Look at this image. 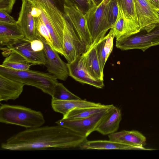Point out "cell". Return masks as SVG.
<instances>
[{
  "mask_svg": "<svg viewBox=\"0 0 159 159\" xmlns=\"http://www.w3.org/2000/svg\"><path fill=\"white\" fill-rule=\"evenodd\" d=\"M111 107L89 117L76 119L62 118L56 121V123L87 138L92 132L96 131L97 127Z\"/></svg>",
  "mask_w": 159,
  "mask_h": 159,
  "instance_id": "cell-6",
  "label": "cell"
},
{
  "mask_svg": "<svg viewBox=\"0 0 159 159\" xmlns=\"http://www.w3.org/2000/svg\"><path fill=\"white\" fill-rule=\"evenodd\" d=\"M79 147L86 149L137 150L133 146L109 140L89 141L87 139L80 145Z\"/></svg>",
  "mask_w": 159,
  "mask_h": 159,
  "instance_id": "cell-20",
  "label": "cell"
},
{
  "mask_svg": "<svg viewBox=\"0 0 159 159\" xmlns=\"http://www.w3.org/2000/svg\"><path fill=\"white\" fill-rule=\"evenodd\" d=\"M113 105V104H103L98 107L75 109L63 116L62 118L69 119H76L87 118L108 109Z\"/></svg>",
  "mask_w": 159,
  "mask_h": 159,
  "instance_id": "cell-25",
  "label": "cell"
},
{
  "mask_svg": "<svg viewBox=\"0 0 159 159\" xmlns=\"http://www.w3.org/2000/svg\"><path fill=\"white\" fill-rule=\"evenodd\" d=\"M36 38L41 40L43 43V50L46 58L45 65L48 73L57 79L65 81L69 76L67 63L61 58L58 53L39 35L37 34Z\"/></svg>",
  "mask_w": 159,
  "mask_h": 159,
  "instance_id": "cell-10",
  "label": "cell"
},
{
  "mask_svg": "<svg viewBox=\"0 0 159 159\" xmlns=\"http://www.w3.org/2000/svg\"><path fill=\"white\" fill-rule=\"evenodd\" d=\"M25 85L0 74V101L16 99L22 92Z\"/></svg>",
  "mask_w": 159,
  "mask_h": 159,
  "instance_id": "cell-16",
  "label": "cell"
},
{
  "mask_svg": "<svg viewBox=\"0 0 159 159\" xmlns=\"http://www.w3.org/2000/svg\"><path fill=\"white\" fill-rule=\"evenodd\" d=\"M0 122L29 129L41 126L45 120L40 111L20 105L1 104Z\"/></svg>",
  "mask_w": 159,
  "mask_h": 159,
  "instance_id": "cell-2",
  "label": "cell"
},
{
  "mask_svg": "<svg viewBox=\"0 0 159 159\" xmlns=\"http://www.w3.org/2000/svg\"><path fill=\"white\" fill-rule=\"evenodd\" d=\"M103 104L88 101L85 99L80 100H52L51 106L56 112L62 114L63 116L73 110L100 106Z\"/></svg>",
  "mask_w": 159,
  "mask_h": 159,
  "instance_id": "cell-17",
  "label": "cell"
},
{
  "mask_svg": "<svg viewBox=\"0 0 159 159\" xmlns=\"http://www.w3.org/2000/svg\"><path fill=\"white\" fill-rule=\"evenodd\" d=\"M159 45V23L143 29L138 33L116 40V47L122 51L139 49L144 52L151 47Z\"/></svg>",
  "mask_w": 159,
  "mask_h": 159,
  "instance_id": "cell-4",
  "label": "cell"
},
{
  "mask_svg": "<svg viewBox=\"0 0 159 159\" xmlns=\"http://www.w3.org/2000/svg\"><path fill=\"white\" fill-rule=\"evenodd\" d=\"M103 0H93L95 6L98 5L101 2H102Z\"/></svg>",
  "mask_w": 159,
  "mask_h": 159,
  "instance_id": "cell-34",
  "label": "cell"
},
{
  "mask_svg": "<svg viewBox=\"0 0 159 159\" xmlns=\"http://www.w3.org/2000/svg\"><path fill=\"white\" fill-rule=\"evenodd\" d=\"M159 11V0H147Z\"/></svg>",
  "mask_w": 159,
  "mask_h": 159,
  "instance_id": "cell-33",
  "label": "cell"
},
{
  "mask_svg": "<svg viewBox=\"0 0 159 159\" xmlns=\"http://www.w3.org/2000/svg\"><path fill=\"white\" fill-rule=\"evenodd\" d=\"M64 14L88 50L92 46V41L84 14L77 7L66 4L64 5Z\"/></svg>",
  "mask_w": 159,
  "mask_h": 159,
  "instance_id": "cell-9",
  "label": "cell"
},
{
  "mask_svg": "<svg viewBox=\"0 0 159 159\" xmlns=\"http://www.w3.org/2000/svg\"><path fill=\"white\" fill-rule=\"evenodd\" d=\"M121 119V110L113 105L102 119L96 131L103 135H108L116 132Z\"/></svg>",
  "mask_w": 159,
  "mask_h": 159,
  "instance_id": "cell-15",
  "label": "cell"
},
{
  "mask_svg": "<svg viewBox=\"0 0 159 159\" xmlns=\"http://www.w3.org/2000/svg\"><path fill=\"white\" fill-rule=\"evenodd\" d=\"M114 35L110 30L108 33L95 45L102 70L103 71L106 62L113 48Z\"/></svg>",
  "mask_w": 159,
  "mask_h": 159,
  "instance_id": "cell-21",
  "label": "cell"
},
{
  "mask_svg": "<svg viewBox=\"0 0 159 159\" xmlns=\"http://www.w3.org/2000/svg\"><path fill=\"white\" fill-rule=\"evenodd\" d=\"M33 1L35 0H27ZM54 5L64 14V5L66 4L65 0H47Z\"/></svg>",
  "mask_w": 159,
  "mask_h": 159,
  "instance_id": "cell-32",
  "label": "cell"
},
{
  "mask_svg": "<svg viewBox=\"0 0 159 159\" xmlns=\"http://www.w3.org/2000/svg\"><path fill=\"white\" fill-rule=\"evenodd\" d=\"M63 48L64 57L68 64L73 62L88 50L80 40L72 25L65 16L63 34Z\"/></svg>",
  "mask_w": 159,
  "mask_h": 159,
  "instance_id": "cell-7",
  "label": "cell"
},
{
  "mask_svg": "<svg viewBox=\"0 0 159 159\" xmlns=\"http://www.w3.org/2000/svg\"><path fill=\"white\" fill-rule=\"evenodd\" d=\"M127 21L138 32L140 30L136 15L134 0H116Z\"/></svg>",
  "mask_w": 159,
  "mask_h": 159,
  "instance_id": "cell-24",
  "label": "cell"
},
{
  "mask_svg": "<svg viewBox=\"0 0 159 159\" xmlns=\"http://www.w3.org/2000/svg\"><path fill=\"white\" fill-rule=\"evenodd\" d=\"M157 12H158V15H159V11H158Z\"/></svg>",
  "mask_w": 159,
  "mask_h": 159,
  "instance_id": "cell-35",
  "label": "cell"
},
{
  "mask_svg": "<svg viewBox=\"0 0 159 159\" xmlns=\"http://www.w3.org/2000/svg\"><path fill=\"white\" fill-rule=\"evenodd\" d=\"M118 6L116 0H111L108 5L107 22L108 27L110 29L116 22L118 15Z\"/></svg>",
  "mask_w": 159,
  "mask_h": 159,
  "instance_id": "cell-27",
  "label": "cell"
},
{
  "mask_svg": "<svg viewBox=\"0 0 159 159\" xmlns=\"http://www.w3.org/2000/svg\"><path fill=\"white\" fill-rule=\"evenodd\" d=\"M16 0H0V10L11 13Z\"/></svg>",
  "mask_w": 159,
  "mask_h": 159,
  "instance_id": "cell-29",
  "label": "cell"
},
{
  "mask_svg": "<svg viewBox=\"0 0 159 159\" xmlns=\"http://www.w3.org/2000/svg\"><path fill=\"white\" fill-rule=\"evenodd\" d=\"M85 65L94 78L104 80L103 71L101 68L95 46L91 47L83 54Z\"/></svg>",
  "mask_w": 159,
  "mask_h": 159,
  "instance_id": "cell-22",
  "label": "cell"
},
{
  "mask_svg": "<svg viewBox=\"0 0 159 159\" xmlns=\"http://www.w3.org/2000/svg\"><path fill=\"white\" fill-rule=\"evenodd\" d=\"M24 35L17 23L15 24L0 22V44L1 48L10 45Z\"/></svg>",
  "mask_w": 159,
  "mask_h": 159,
  "instance_id": "cell-18",
  "label": "cell"
},
{
  "mask_svg": "<svg viewBox=\"0 0 159 159\" xmlns=\"http://www.w3.org/2000/svg\"><path fill=\"white\" fill-rule=\"evenodd\" d=\"M17 21L15 20L14 18L9 14L7 12L0 10V22L7 23L15 24L17 23Z\"/></svg>",
  "mask_w": 159,
  "mask_h": 159,
  "instance_id": "cell-30",
  "label": "cell"
},
{
  "mask_svg": "<svg viewBox=\"0 0 159 159\" xmlns=\"http://www.w3.org/2000/svg\"><path fill=\"white\" fill-rule=\"evenodd\" d=\"M67 65L69 76L75 80L98 89L104 87L103 81L94 78L89 72L84 63L83 54Z\"/></svg>",
  "mask_w": 159,
  "mask_h": 159,
  "instance_id": "cell-11",
  "label": "cell"
},
{
  "mask_svg": "<svg viewBox=\"0 0 159 159\" xmlns=\"http://www.w3.org/2000/svg\"><path fill=\"white\" fill-rule=\"evenodd\" d=\"M2 54L7 57L12 52H16L22 55L32 65H43L46 63L44 50L35 52L31 48L30 41L24 37L4 48H1Z\"/></svg>",
  "mask_w": 159,
  "mask_h": 159,
  "instance_id": "cell-8",
  "label": "cell"
},
{
  "mask_svg": "<svg viewBox=\"0 0 159 159\" xmlns=\"http://www.w3.org/2000/svg\"><path fill=\"white\" fill-rule=\"evenodd\" d=\"M31 48L35 52H40L43 50L44 45L42 41L36 38L30 41Z\"/></svg>",
  "mask_w": 159,
  "mask_h": 159,
  "instance_id": "cell-31",
  "label": "cell"
},
{
  "mask_svg": "<svg viewBox=\"0 0 159 159\" xmlns=\"http://www.w3.org/2000/svg\"><path fill=\"white\" fill-rule=\"evenodd\" d=\"M118 6V13L117 19L110 29L116 40L126 38L138 33L125 18L120 7Z\"/></svg>",
  "mask_w": 159,
  "mask_h": 159,
  "instance_id": "cell-19",
  "label": "cell"
},
{
  "mask_svg": "<svg viewBox=\"0 0 159 159\" xmlns=\"http://www.w3.org/2000/svg\"><path fill=\"white\" fill-rule=\"evenodd\" d=\"M52 97V100H57L82 99L68 90L62 84L58 82L54 87Z\"/></svg>",
  "mask_w": 159,
  "mask_h": 159,
  "instance_id": "cell-26",
  "label": "cell"
},
{
  "mask_svg": "<svg viewBox=\"0 0 159 159\" xmlns=\"http://www.w3.org/2000/svg\"><path fill=\"white\" fill-rule=\"evenodd\" d=\"M66 5L77 7L84 15L95 6L93 0H65Z\"/></svg>",
  "mask_w": 159,
  "mask_h": 159,
  "instance_id": "cell-28",
  "label": "cell"
},
{
  "mask_svg": "<svg viewBox=\"0 0 159 159\" xmlns=\"http://www.w3.org/2000/svg\"><path fill=\"white\" fill-rule=\"evenodd\" d=\"M87 138L59 125L27 129L2 143V149L30 151L79 147Z\"/></svg>",
  "mask_w": 159,
  "mask_h": 159,
  "instance_id": "cell-1",
  "label": "cell"
},
{
  "mask_svg": "<svg viewBox=\"0 0 159 159\" xmlns=\"http://www.w3.org/2000/svg\"><path fill=\"white\" fill-rule=\"evenodd\" d=\"M136 15L140 30L159 23L158 10L147 0H134Z\"/></svg>",
  "mask_w": 159,
  "mask_h": 159,
  "instance_id": "cell-12",
  "label": "cell"
},
{
  "mask_svg": "<svg viewBox=\"0 0 159 159\" xmlns=\"http://www.w3.org/2000/svg\"><path fill=\"white\" fill-rule=\"evenodd\" d=\"M0 74L21 82L25 85L34 86L52 96L57 79L49 73L30 70H19L0 65Z\"/></svg>",
  "mask_w": 159,
  "mask_h": 159,
  "instance_id": "cell-3",
  "label": "cell"
},
{
  "mask_svg": "<svg viewBox=\"0 0 159 159\" xmlns=\"http://www.w3.org/2000/svg\"><path fill=\"white\" fill-rule=\"evenodd\" d=\"M17 23L20 27L25 37L32 41L36 39L34 17L32 13L33 3L23 0Z\"/></svg>",
  "mask_w": 159,
  "mask_h": 159,
  "instance_id": "cell-13",
  "label": "cell"
},
{
  "mask_svg": "<svg viewBox=\"0 0 159 159\" xmlns=\"http://www.w3.org/2000/svg\"><path fill=\"white\" fill-rule=\"evenodd\" d=\"M111 0H103L85 15L92 41V46L102 39L109 30L107 22V7Z\"/></svg>",
  "mask_w": 159,
  "mask_h": 159,
  "instance_id": "cell-5",
  "label": "cell"
},
{
  "mask_svg": "<svg viewBox=\"0 0 159 159\" xmlns=\"http://www.w3.org/2000/svg\"><path fill=\"white\" fill-rule=\"evenodd\" d=\"M0 65L8 69L23 70L30 69L32 65L20 54L13 52L6 57Z\"/></svg>",
  "mask_w": 159,
  "mask_h": 159,
  "instance_id": "cell-23",
  "label": "cell"
},
{
  "mask_svg": "<svg viewBox=\"0 0 159 159\" xmlns=\"http://www.w3.org/2000/svg\"><path fill=\"white\" fill-rule=\"evenodd\" d=\"M109 140L119 142L136 148L137 150H151L144 147L146 138L137 131L123 130L108 135Z\"/></svg>",
  "mask_w": 159,
  "mask_h": 159,
  "instance_id": "cell-14",
  "label": "cell"
}]
</instances>
